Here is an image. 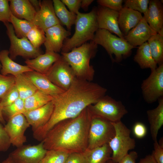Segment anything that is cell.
<instances>
[{
    "instance_id": "6da1fadb",
    "label": "cell",
    "mask_w": 163,
    "mask_h": 163,
    "mask_svg": "<svg viewBox=\"0 0 163 163\" xmlns=\"http://www.w3.org/2000/svg\"><path fill=\"white\" fill-rule=\"evenodd\" d=\"M107 91L106 88L97 83L76 77L67 90L53 97V111L43 130L47 132L59 122L77 117L105 96Z\"/></svg>"
},
{
    "instance_id": "7a4b0ae2",
    "label": "cell",
    "mask_w": 163,
    "mask_h": 163,
    "mask_svg": "<svg viewBox=\"0 0 163 163\" xmlns=\"http://www.w3.org/2000/svg\"><path fill=\"white\" fill-rule=\"evenodd\" d=\"M92 116L88 106L77 117L54 126L42 141L46 150H59L69 154L83 153L87 148Z\"/></svg>"
},
{
    "instance_id": "3957f363",
    "label": "cell",
    "mask_w": 163,
    "mask_h": 163,
    "mask_svg": "<svg viewBox=\"0 0 163 163\" xmlns=\"http://www.w3.org/2000/svg\"><path fill=\"white\" fill-rule=\"evenodd\" d=\"M97 48V45L91 40L73 48L69 52H61V54L72 68L76 77L92 82L95 71L90 62L96 55Z\"/></svg>"
},
{
    "instance_id": "277c9868",
    "label": "cell",
    "mask_w": 163,
    "mask_h": 163,
    "mask_svg": "<svg viewBox=\"0 0 163 163\" xmlns=\"http://www.w3.org/2000/svg\"><path fill=\"white\" fill-rule=\"evenodd\" d=\"M75 24V33L72 37L64 41L62 52H69L73 48L93 40L95 34L98 29L97 7H94L88 13L78 12Z\"/></svg>"
},
{
    "instance_id": "5b68a950",
    "label": "cell",
    "mask_w": 163,
    "mask_h": 163,
    "mask_svg": "<svg viewBox=\"0 0 163 163\" xmlns=\"http://www.w3.org/2000/svg\"><path fill=\"white\" fill-rule=\"evenodd\" d=\"M92 40L105 49L113 62H120L123 59L131 55L132 49L135 48L124 39L104 29H98Z\"/></svg>"
},
{
    "instance_id": "8992f818",
    "label": "cell",
    "mask_w": 163,
    "mask_h": 163,
    "mask_svg": "<svg viewBox=\"0 0 163 163\" xmlns=\"http://www.w3.org/2000/svg\"><path fill=\"white\" fill-rule=\"evenodd\" d=\"M112 123L115 135L108 144L112 151L111 159L117 163L129 150L135 148L136 141L130 137L131 130L121 121Z\"/></svg>"
},
{
    "instance_id": "52a82bcc",
    "label": "cell",
    "mask_w": 163,
    "mask_h": 163,
    "mask_svg": "<svg viewBox=\"0 0 163 163\" xmlns=\"http://www.w3.org/2000/svg\"><path fill=\"white\" fill-rule=\"evenodd\" d=\"M92 116L100 117L112 123L121 121L128 113L120 101L105 95L96 103L88 106Z\"/></svg>"
},
{
    "instance_id": "ba28073f",
    "label": "cell",
    "mask_w": 163,
    "mask_h": 163,
    "mask_svg": "<svg viewBox=\"0 0 163 163\" xmlns=\"http://www.w3.org/2000/svg\"><path fill=\"white\" fill-rule=\"evenodd\" d=\"M115 135V130L112 122L92 116L87 149H91L108 143Z\"/></svg>"
},
{
    "instance_id": "9c48e42d",
    "label": "cell",
    "mask_w": 163,
    "mask_h": 163,
    "mask_svg": "<svg viewBox=\"0 0 163 163\" xmlns=\"http://www.w3.org/2000/svg\"><path fill=\"white\" fill-rule=\"evenodd\" d=\"M5 26L7 35L10 42L9 52L10 57L14 59L18 56L29 59H34L42 54L40 48L34 47L26 37L19 38L16 35L11 24H4Z\"/></svg>"
},
{
    "instance_id": "30bf717a",
    "label": "cell",
    "mask_w": 163,
    "mask_h": 163,
    "mask_svg": "<svg viewBox=\"0 0 163 163\" xmlns=\"http://www.w3.org/2000/svg\"><path fill=\"white\" fill-rule=\"evenodd\" d=\"M141 89L143 99L148 103L163 97V64L151 71L150 75L143 81Z\"/></svg>"
},
{
    "instance_id": "8fae6325",
    "label": "cell",
    "mask_w": 163,
    "mask_h": 163,
    "mask_svg": "<svg viewBox=\"0 0 163 163\" xmlns=\"http://www.w3.org/2000/svg\"><path fill=\"white\" fill-rule=\"evenodd\" d=\"M45 75L53 84L64 91L70 87L76 78L72 68L61 55Z\"/></svg>"
},
{
    "instance_id": "7c38bea8",
    "label": "cell",
    "mask_w": 163,
    "mask_h": 163,
    "mask_svg": "<svg viewBox=\"0 0 163 163\" xmlns=\"http://www.w3.org/2000/svg\"><path fill=\"white\" fill-rule=\"evenodd\" d=\"M46 151L41 141L36 145H23L17 147L8 156L14 163H40Z\"/></svg>"
},
{
    "instance_id": "4fadbf2b",
    "label": "cell",
    "mask_w": 163,
    "mask_h": 163,
    "mask_svg": "<svg viewBox=\"0 0 163 163\" xmlns=\"http://www.w3.org/2000/svg\"><path fill=\"white\" fill-rule=\"evenodd\" d=\"M23 114H20L8 119L4 128L8 135L11 145L18 147L27 141L24 133L30 126Z\"/></svg>"
},
{
    "instance_id": "5bb4252c",
    "label": "cell",
    "mask_w": 163,
    "mask_h": 163,
    "mask_svg": "<svg viewBox=\"0 0 163 163\" xmlns=\"http://www.w3.org/2000/svg\"><path fill=\"white\" fill-rule=\"evenodd\" d=\"M97 14L98 29L106 30L124 39L118 24L119 12L99 5L97 7Z\"/></svg>"
},
{
    "instance_id": "9a60e30c",
    "label": "cell",
    "mask_w": 163,
    "mask_h": 163,
    "mask_svg": "<svg viewBox=\"0 0 163 163\" xmlns=\"http://www.w3.org/2000/svg\"><path fill=\"white\" fill-rule=\"evenodd\" d=\"M32 23L45 31L58 24H61L55 14L53 0L41 1L40 8Z\"/></svg>"
},
{
    "instance_id": "2e32d148",
    "label": "cell",
    "mask_w": 163,
    "mask_h": 163,
    "mask_svg": "<svg viewBox=\"0 0 163 163\" xmlns=\"http://www.w3.org/2000/svg\"><path fill=\"white\" fill-rule=\"evenodd\" d=\"M46 40L44 43L45 52H59L64 42L71 34L62 25L58 24L50 27L45 31Z\"/></svg>"
},
{
    "instance_id": "e0dca14e",
    "label": "cell",
    "mask_w": 163,
    "mask_h": 163,
    "mask_svg": "<svg viewBox=\"0 0 163 163\" xmlns=\"http://www.w3.org/2000/svg\"><path fill=\"white\" fill-rule=\"evenodd\" d=\"M53 108V104L51 101L40 108L24 113L23 114L32 127L33 132L48 122L51 116Z\"/></svg>"
},
{
    "instance_id": "ac0fdd59",
    "label": "cell",
    "mask_w": 163,
    "mask_h": 163,
    "mask_svg": "<svg viewBox=\"0 0 163 163\" xmlns=\"http://www.w3.org/2000/svg\"><path fill=\"white\" fill-rule=\"evenodd\" d=\"M156 34L143 17L137 25L124 37V39L129 45L135 48L147 42Z\"/></svg>"
},
{
    "instance_id": "d6986e66",
    "label": "cell",
    "mask_w": 163,
    "mask_h": 163,
    "mask_svg": "<svg viewBox=\"0 0 163 163\" xmlns=\"http://www.w3.org/2000/svg\"><path fill=\"white\" fill-rule=\"evenodd\" d=\"M61 56L57 53L45 52L35 58L27 59L25 62L33 71L46 75L53 65Z\"/></svg>"
},
{
    "instance_id": "ffe728a7",
    "label": "cell",
    "mask_w": 163,
    "mask_h": 163,
    "mask_svg": "<svg viewBox=\"0 0 163 163\" xmlns=\"http://www.w3.org/2000/svg\"><path fill=\"white\" fill-rule=\"evenodd\" d=\"M143 16L151 28L157 33L163 27V6L161 1H149L148 8Z\"/></svg>"
},
{
    "instance_id": "44dd1931",
    "label": "cell",
    "mask_w": 163,
    "mask_h": 163,
    "mask_svg": "<svg viewBox=\"0 0 163 163\" xmlns=\"http://www.w3.org/2000/svg\"><path fill=\"white\" fill-rule=\"evenodd\" d=\"M31 81L38 90L52 97L64 91L53 84L45 75L34 71L24 73Z\"/></svg>"
},
{
    "instance_id": "7402d4cb",
    "label": "cell",
    "mask_w": 163,
    "mask_h": 163,
    "mask_svg": "<svg viewBox=\"0 0 163 163\" xmlns=\"http://www.w3.org/2000/svg\"><path fill=\"white\" fill-rule=\"evenodd\" d=\"M143 16L140 13L123 7L119 12L118 24L124 37L129 31L136 26Z\"/></svg>"
},
{
    "instance_id": "603a6c76",
    "label": "cell",
    "mask_w": 163,
    "mask_h": 163,
    "mask_svg": "<svg viewBox=\"0 0 163 163\" xmlns=\"http://www.w3.org/2000/svg\"><path fill=\"white\" fill-rule=\"evenodd\" d=\"M9 55L8 50H2L0 52V62L2 66L0 73L2 74L11 75L15 77L33 71L26 65H22L13 61L10 57Z\"/></svg>"
},
{
    "instance_id": "cb8c5ba5",
    "label": "cell",
    "mask_w": 163,
    "mask_h": 163,
    "mask_svg": "<svg viewBox=\"0 0 163 163\" xmlns=\"http://www.w3.org/2000/svg\"><path fill=\"white\" fill-rule=\"evenodd\" d=\"M9 1L11 13L14 16L32 22L36 12L29 0H10Z\"/></svg>"
},
{
    "instance_id": "d4e9b609",
    "label": "cell",
    "mask_w": 163,
    "mask_h": 163,
    "mask_svg": "<svg viewBox=\"0 0 163 163\" xmlns=\"http://www.w3.org/2000/svg\"><path fill=\"white\" fill-rule=\"evenodd\" d=\"M158 101V106L154 109L147 110L146 112L151 135L154 141L157 140L158 131L163 125V97Z\"/></svg>"
},
{
    "instance_id": "484cf974",
    "label": "cell",
    "mask_w": 163,
    "mask_h": 163,
    "mask_svg": "<svg viewBox=\"0 0 163 163\" xmlns=\"http://www.w3.org/2000/svg\"><path fill=\"white\" fill-rule=\"evenodd\" d=\"M86 163H107L111 159L112 151L108 143L83 152Z\"/></svg>"
},
{
    "instance_id": "4316f807",
    "label": "cell",
    "mask_w": 163,
    "mask_h": 163,
    "mask_svg": "<svg viewBox=\"0 0 163 163\" xmlns=\"http://www.w3.org/2000/svg\"><path fill=\"white\" fill-rule=\"evenodd\" d=\"M134 60L142 69H150L151 71L157 67V64L152 57L147 42L138 46L134 57Z\"/></svg>"
},
{
    "instance_id": "83f0119b",
    "label": "cell",
    "mask_w": 163,
    "mask_h": 163,
    "mask_svg": "<svg viewBox=\"0 0 163 163\" xmlns=\"http://www.w3.org/2000/svg\"><path fill=\"white\" fill-rule=\"evenodd\" d=\"M54 11L61 24L65 25L70 31L72 26L75 24L76 14L68 11L60 0H53Z\"/></svg>"
},
{
    "instance_id": "f1b7e54d",
    "label": "cell",
    "mask_w": 163,
    "mask_h": 163,
    "mask_svg": "<svg viewBox=\"0 0 163 163\" xmlns=\"http://www.w3.org/2000/svg\"><path fill=\"white\" fill-rule=\"evenodd\" d=\"M14 77L15 85L21 98L24 100L38 90L24 73Z\"/></svg>"
},
{
    "instance_id": "f546056e",
    "label": "cell",
    "mask_w": 163,
    "mask_h": 163,
    "mask_svg": "<svg viewBox=\"0 0 163 163\" xmlns=\"http://www.w3.org/2000/svg\"><path fill=\"white\" fill-rule=\"evenodd\" d=\"M53 97L37 90L24 100L25 111L40 108L51 101Z\"/></svg>"
},
{
    "instance_id": "4dcf8cb0",
    "label": "cell",
    "mask_w": 163,
    "mask_h": 163,
    "mask_svg": "<svg viewBox=\"0 0 163 163\" xmlns=\"http://www.w3.org/2000/svg\"><path fill=\"white\" fill-rule=\"evenodd\" d=\"M154 59L158 66L163 64V37L157 33L147 42Z\"/></svg>"
},
{
    "instance_id": "1f68e13d",
    "label": "cell",
    "mask_w": 163,
    "mask_h": 163,
    "mask_svg": "<svg viewBox=\"0 0 163 163\" xmlns=\"http://www.w3.org/2000/svg\"><path fill=\"white\" fill-rule=\"evenodd\" d=\"M10 22L13 26L16 35L19 38L26 37L28 33L35 26L31 22L18 18L12 14Z\"/></svg>"
},
{
    "instance_id": "d6a6232c",
    "label": "cell",
    "mask_w": 163,
    "mask_h": 163,
    "mask_svg": "<svg viewBox=\"0 0 163 163\" xmlns=\"http://www.w3.org/2000/svg\"><path fill=\"white\" fill-rule=\"evenodd\" d=\"M69 154L59 150H47L40 163H65Z\"/></svg>"
},
{
    "instance_id": "836d02e7",
    "label": "cell",
    "mask_w": 163,
    "mask_h": 163,
    "mask_svg": "<svg viewBox=\"0 0 163 163\" xmlns=\"http://www.w3.org/2000/svg\"><path fill=\"white\" fill-rule=\"evenodd\" d=\"M26 37L33 46L39 48L44 44L46 40L45 31L40 27L35 25L27 34Z\"/></svg>"
},
{
    "instance_id": "e575fe53",
    "label": "cell",
    "mask_w": 163,
    "mask_h": 163,
    "mask_svg": "<svg viewBox=\"0 0 163 163\" xmlns=\"http://www.w3.org/2000/svg\"><path fill=\"white\" fill-rule=\"evenodd\" d=\"M25 111L24 101L20 97L11 104L3 108V114L8 119L16 115L23 114Z\"/></svg>"
},
{
    "instance_id": "d590c367",
    "label": "cell",
    "mask_w": 163,
    "mask_h": 163,
    "mask_svg": "<svg viewBox=\"0 0 163 163\" xmlns=\"http://www.w3.org/2000/svg\"><path fill=\"white\" fill-rule=\"evenodd\" d=\"M149 0H125L123 7L138 11L145 13L148 8Z\"/></svg>"
},
{
    "instance_id": "8d00e7d4",
    "label": "cell",
    "mask_w": 163,
    "mask_h": 163,
    "mask_svg": "<svg viewBox=\"0 0 163 163\" xmlns=\"http://www.w3.org/2000/svg\"><path fill=\"white\" fill-rule=\"evenodd\" d=\"M15 77L0 73V99L15 85Z\"/></svg>"
},
{
    "instance_id": "74e56055",
    "label": "cell",
    "mask_w": 163,
    "mask_h": 163,
    "mask_svg": "<svg viewBox=\"0 0 163 163\" xmlns=\"http://www.w3.org/2000/svg\"><path fill=\"white\" fill-rule=\"evenodd\" d=\"M19 97L18 91L14 85L0 99V103L3 107L11 104Z\"/></svg>"
},
{
    "instance_id": "f35d334b",
    "label": "cell",
    "mask_w": 163,
    "mask_h": 163,
    "mask_svg": "<svg viewBox=\"0 0 163 163\" xmlns=\"http://www.w3.org/2000/svg\"><path fill=\"white\" fill-rule=\"evenodd\" d=\"M9 0H0V21L4 24L10 22L11 12Z\"/></svg>"
},
{
    "instance_id": "ab89813d",
    "label": "cell",
    "mask_w": 163,
    "mask_h": 163,
    "mask_svg": "<svg viewBox=\"0 0 163 163\" xmlns=\"http://www.w3.org/2000/svg\"><path fill=\"white\" fill-rule=\"evenodd\" d=\"M11 145L9 137L4 126L0 123V152L7 151Z\"/></svg>"
},
{
    "instance_id": "60d3db41",
    "label": "cell",
    "mask_w": 163,
    "mask_h": 163,
    "mask_svg": "<svg viewBox=\"0 0 163 163\" xmlns=\"http://www.w3.org/2000/svg\"><path fill=\"white\" fill-rule=\"evenodd\" d=\"M99 5L103 6L111 10L119 12L123 7V0H97Z\"/></svg>"
},
{
    "instance_id": "b9f144b4",
    "label": "cell",
    "mask_w": 163,
    "mask_h": 163,
    "mask_svg": "<svg viewBox=\"0 0 163 163\" xmlns=\"http://www.w3.org/2000/svg\"><path fill=\"white\" fill-rule=\"evenodd\" d=\"M153 145L152 155L157 163H163V146L160 145L157 140L154 141Z\"/></svg>"
},
{
    "instance_id": "7bdbcfd3",
    "label": "cell",
    "mask_w": 163,
    "mask_h": 163,
    "mask_svg": "<svg viewBox=\"0 0 163 163\" xmlns=\"http://www.w3.org/2000/svg\"><path fill=\"white\" fill-rule=\"evenodd\" d=\"M133 133L137 138L141 139L146 134L147 129L145 125L142 123L138 122L135 123L133 128Z\"/></svg>"
},
{
    "instance_id": "ee69618b",
    "label": "cell",
    "mask_w": 163,
    "mask_h": 163,
    "mask_svg": "<svg viewBox=\"0 0 163 163\" xmlns=\"http://www.w3.org/2000/svg\"><path fill=\"white\" fill-rule=\"evenodd\" d=\"M65 163H86L83 153H72L69 154Z\"/></svg>"
},
{
    "instance_id": "f6af8a7d",
    "label": "cell",
    "mask_w": 163,
    "mask_h": 163,
    "mask_svg": "<svg viewBox=\"0 0 163 163\" xmlns=\"http://www.w3.org/2000/svg\"><path fill=\"white\" fill-rule=\"evenodd\" d=\"M61 1L68 7L70 12L76 14L79 12L81 0H61Z\"/></svg>"
},
{
    "instance_id": "bcb514c9",
    "label": "cell",
    "mask_w": 163,
    "mask_h": 163,
    "mask_svg": "<svg viewBox=\"0 0 163 163\" xmlns=\"http://www.w3.org/2000/svg\"><path fill=\"white\" fill-rule=\"evenodd\" d=\"M137 152L132 151L122 158L117 163H136L138 158Z\"/></svg>"
},
{
    "instance_id": "7dc6e473",
    "label": "cell",
    "mask_w": 163,
    "mask_h": 163,
    "mask_svg": "<svg viewBox=\"0 0 163 163\" xmlns=\"http://www.w3.org/2000/svg\"><path fill=\"white\" fill-rule=\"evenodd\" d=\"M139 163H157L152 155H147L144 158L141 159Z\"/></svg>"
},
{
    "instance_id": "c3c4849f",
    "label": "cell",
    "mask_w": 163,
    "mask_h": 163,
    "mask_svg": "<svg viewBox=\"0 0 163 163\" xmlns=\"http://www.w3.org/2000/svg\"><path fill=\"white\" fill-rule=\"evenodd\" d=\"M94 1L93 0H82L81 7L85 11H87L89 6Z\"/></svg>"
},
{
    "instance_id": "681fc988",
    "label": "cell",
    "mask_w": 163,
    "mask_h": 163,
    "mask_svg": "<svg viewBox=\"0 0 163 163\" xmlns=\"http://www.w3.org/2000/svg\"><path fill=\"white\" fill-rule=\"evenodd\" d=\"M41 0H29V1L35 9L36 12L38 11L40 8Z\"/></svg>"
},
{
    "instance_id": "f907efd6",
    "label": "cell",
    "mask_w": 163,
    "mask_h": 163,
    "mask_svg": "<svg viewBox=\"0 0 163 163\" xmlns=\"http://www.w3.org/2000/svg\"><path fill=\"white\" fill-rule=\"evenodd\" d=\"M3 107L0 103V123L3 124H5V122L3 117Z\"/></svg>"
},
{
    "instance_id": "816d5d0a",
    "label": "cell",
    "mask_w": 163,
    "mask_h": 163,
    "mask_svg": "<svg viewBox=\"0 0 163 163\" xmlns=\"http://www.w3.org/2000/svg\"><path fill=\"white\" fill-rule=\"evenodd\" d=\"M1 163H14L11 159L8 156L6 159L3 161Z\"/></svg>"
},
{
    "instance_id": "f5cc1de1",
    "label": "cell",
    "mask_w": 163,
    "mask_h": 163,
    "mask_svg": "<svg viewBox=\"0 0 163 163\" xmlns=\"http://www.w3.org/2000/svg\"><path fill=\"white\" fill-rule=\"evenodd\" d=\"M157 34L163 37V27L159 30Z\"/></svg>"
},
{
    "instance_id": "db71d44e",
    "label": "cell",
    "mask_w": 163,
    "mask_h": 163,
    "mask_svg": "<svg viewBox=\"0 0 163 163\" xmlns=\"http://www.w3.org/2000/svg\"><path fill=\"white\" fill-rule=\"evenodd\" d=\"M107 163H116L112 161L111 159L109 160L107 162Z\"/></svg>"
},
{
    "instance_id": "11a10c76",
    "label": "cell",
    "mask_w": 163,
    "mask_h": 163,
    "mask_svg": "<svg viewBox=\"0 0 163 163\" xmlns=\"http://www.w3.org/2000/svg\"><path fill=\"white\" fill-rule=\"evenodd\" d=\"M1 67H2V66H1V63H0V70L1 69Z\"/></svg>"
}]
</instances>
